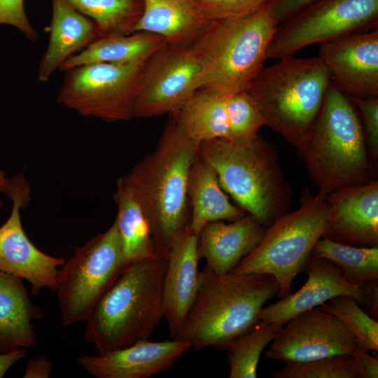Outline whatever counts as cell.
Returning a JSON list of instances; mask_svg holds the SVG:
<instances>
[{"mask_svg": "<svg viewBox=\"0 0 378 378\" xmlns=\"http://www.w3.org/2000/svg\"><path fill=\"white\" fill-rule=\"evenodd\" d=\"M199 145L172 118L155 149L122 176L144 211L159 256L166 257L190 222L188 180Z\"/></svg>", "mask_w": 378, "mask_h": 378, "instance_id": "obj_1", "label": "cell"}, {"mask_svg": "<svg viewBox=\"0 0 378 378\" xmlns=\"http://www.w3.org/2000/svg\"><path fill=\"white\" fill-rule=\"evenodd\" d=\"M279 289L270 274L218 276L205 266L195 301L175 339L186 340L197 351L226 350L256 326L264 304Z\"/></svg>", "mask_w": 378, "mask_h": 378, "instance_id": "obj_2", "label": "cell"}, {"mask_svg": "<svg viewBox=\"0 0 378 378\" xmlns=\"http://www.w3.org/2000/svg\"><path fill=\"white\" fill-rule=\"evenodd\" d=\"M166 258L127 262L85 322L84 339L97 354L148 340L164 318L162 288Z\"/></svg>", "mask_w": 378, "mask_h": 378, "instance_id": "obj_3", "label": "cell"}, {"mask_svg": "<svg viewBox=\"0 0 378 378\" xmlns=\"http://www.w3.org/2000/svg\"><path fill=\"white\" fill-rule=\"evenodd\" d=\"M296 149L325 194L377 179L378 162L370 154L357 110L332 84L309 137Z\"/></svg>", "mask_w": 378, "mask_h": 378, "instance_id": "obj_4", "label": "cell"}, {"mask_svg": "<svg viewBox=\"0 0 378 378\" xmlns=\"http://www.w3.org/2000/svg\"><path fill=\"white\" fill-rule=\"evenodd\" d=\"M198 156L214 168L221 188L238 206L265 227L290 211L293 190L277 149L260 134L241 142H202Z\"/></svg>", "mask_w": 378, "mask_h": 378, "instance_id": "obj_5", "label": "cell"}, {"mask_svg": "<svg viewBox=\"0 0 378 378\" xmlns=\"http://www.w3.org/2000/svg\"><path fill=\"white\" fill-rule=\"evenodd\" d=\"M330 84L318 57H291L264 66L248 92L265 125L297 148L309 137Z\"/></svg>", "mask_w": 378, "mask_h": 378, "instance_id": "obj_6", "label": "cell"}, {"mask_svg": "<svg viewBox=\"0 0 378 378\" xmlns=\"http://www.w3.org/2000/svg\"><path fill=\"white\" fill-rule=\"evenodd\" d=\"M278 24L265 8L214 20L191 46L202 66V88L226 95L248 91L265 66Z\"/></svg>", "mask_w": 378, "mask_h": 378, "instance_id": "obj_7", "label": "cell"}, {"mask_svg": "<svg viewBox=\"0 0 378 378\" xmlns=\"http://www.w3.org/2000/svg\"><path fill=\"white\" fill-rule=\"evenodd\" d=\"M300 206L282 215L266 227L257 246L230 272L265 273L279 286L281 298L291 293L293 281L305 272L316 243L326 234L330 220L327 194L313 195L304 190Z\"/></svg>", "mask_w": 378, "mask_h": 378, "instance_id": "obj_8", "label": "cell"}, {"mask_svg": "<svg viewBox=\"0 0 378 378\" xmlns=\"http://www.w3.org/2000/svg\"><path fill=\"white\" fill-rule=\"evenodd\" d=\"M127 263L115 221L76 247L57 278L55 292L64 326L85 322Z\"/></svg>", "mask_w": 378, "mask_h": 378, "instance_id": "obj_9", "label": "cell"}, {"mask_svg": "<svg viewBox=\"0 0 378 378\" xmlns=\"http://www.w3.org/2000/svg\"><path fill=\"white\" fill-rule=\"evenodd\" d=\"M146 63H90L64 71L57 101L84 117L106 122L134 118L137 87Z\"/></svg>", "mask_w": 378, "mask_h": 378, "instance_id": "obj_10", "label": "cell"}, {"mask_svg": "<svg viewBox=\"0 0 378 378\" xmlns=\"http://www.w3.org/2000/svg\"><path fill=\"white\" fill-rule=\"evenodd\" d=\"M378 0H318L278 24L267 59L294 57L307 46L377 29Z\"/></svg>", "mask_w": 378, "mask_h": 378, "instance_id": "obj_11", "label": "cell"}, {"mask_svg": "<svg viewBox=\"0 0 378 378\" xmlns=\"http://www.w3.org/2000/svg\"><path fill=\"white\" fill-rule=\"evenodd\" d=\"M202 88V66L191 46L166 43L144 64L134 118L174 114Z\"/></svg>", "mask_w": 378, "mask_h": 378, "instance_id": "obj_12", "label": "cell"}, {"mask_svg": "<svg viewBox=\"0 0 378 378\" xmlns=\"http://www.w3.org/2000/svg\"><path fill=\"white\" fill-rule=\"evenodd\" d=\"M31 188L23 173L10 178L7 196L13 202L10 214L0 226V271L27 280L37 295L43 288L55 292L59 267L65 259L38 249L26 234L20 211L31 199Z\"/></svg>", "mask_w": 378, "mask_h": 378, "instance_id": "obj_13", "label": "cell"}, {"mask_svg": "<svg viewBox=\"0 0 378 378\" xmlns=\"http://www.w3.org/2000/svg\"><path fill=\"white\" fill-rule=\"evenodd\" d=\"M286 323L265 353L270 360L304 362L353 355L357 346L346 326L319 307L303 312Z\"/></svg>", "mask_w": 378, "mask_h": 378, "instance_id": "obj_14", "label": "cell"}, {"mask_svg": "<svg viewBox=\"0 0 378 378\" xmlns=\"http://www.w3.org/2000/svg\"><path fill=\"white\" fill-rule=\"evenodd\" d=\"M305 272L306 283L295 293L260 310V321L286 324L299 314L318 307L340 295H349L365 307L374 319L378 315V288L360 287L350 284L339 267L327 259L310 256Z\"/></svg>", "mask_w": 378, "mask_h": 378, "instance_id": "obj_15", "label": "cell"}, {"mask_svg": "<svg viewBox=\"0 0 378 378\" xmlns=\"http://www.w3.org/2000/svg\"><path fill=\"white\" fill-rule=\"evenodd\" d=\"M318 57L347 97H378V28L321 43Z\"/></svg>", "mask_w": 378, "mask_h": 378, "instance_id": "obj_16", "label": "cell"}, {"mask_svg": "<svg viewBox=\"0 0 378 378\" xmlns=\"http://www.w3.org/2000/svg\"><path fill=\"white\" fill-rule=\"evenodd\" d=\"M190 349L183 340H143L106 354L82 356L77 361L97 378H148L172 368Z\"/></svg>", "mask_w": 378, "mask_h": 378, "instance_id": "obj_17", "label": "cell"}, {"mask_svg": "<svg viewBox=\"0 0 378 378\" xmlns=\"http://www.w3.org/2000/svg\"><path fill=\"white\" fill-rule=\"evenodd\" d=\"M330 220L326 236L359 247L378 246V180L327 195Z\"/></svg>", "mask_w": 378, "mask_h": 378, "instance_id": "obj_18", "label": "cell"}, {"mask_svg": "<svg viewBox=\"0 0 378 378\" xmlns=\"http://www.w3.org/2000/svg\"><path fill=\"white\" fill-rule=\"evenodd\" d=\"M162 288L164 318L172 339H175L190 309L201 281L198 235L189 223L176 238L166 255Z\"/></svg>", "mask_w": 378, "mask_h": 378, "instance_id": "obj_19", "label": "cell"}, {"mask_svg": "<svg viewBox=\"0 0 378 378\" xmlns=\"http://www.w3.org/2000/svg\"><path fill=\"white\" fill-rule=\"evenodd\" d=\"M266 227L246 214L231 223H208L198 235L200 258L218 276L229 274L260 241Z\"/></svg>", "mask_w": 378, "mask_h": 378, "instance_id": "obj_20", "label": "cell"}, {"mask_svg": "<svg viewBox=\"0 0 378 378\" xmlns=\"http://www.w3.org/2000/svg\"><path fill=\"white\" fill-rule=\"evenodd\" d=\"M48 45L38 67V79L48 81L69 58L101 36L96 22L66 0H51Z\"/></svg>", "mask_w": 378, "mask_h": 378, "instance_id": "obj_21", "label": "cell"}, {"mask_svg": "<svg viewBox=\"0 0 378 378\" xmlns=\"http://www.w3.org/2000/svg\"><path fill=\"white\" fill-rule=\"evenodd\" d=\"M143 1V14L134 31L159 35L170 45L192 46L214 21L196 0Z\"/></svg>", "mask_w": 378, "mask_h": 378, "instance_id": "obj_22", "label": "cell"}, {"mask_svg": "<svg viewBox=\"0 0 378 378\" xmlns=\"http://www.w3.org/2000/svg\"><path fill=\"white\" fill-rule=\"evenodd\" d=\"M42 317L23 279L0 271V353L32 348L38 338L33 322Z\"/></svg>", "mask_w": 378, "mask_h": 378, "instance_id": "obj_23", "label": "cell"}, {"mask_svg": "<svg viewBox=\"0 0 378 378\" xmlns=\"http://www.w3.org/2000/svg\"><path fill=\"white\" fill-rule=\"evenodd\" d=\"M222 189L214 168L198 156L190 169L188 187L189 225L197 235L208 223L232 221L246 214L232 204Z\"/></svg>", "mask_w": 378, "mask_h": 378, "instance_id": "obj_24", "label": "cell"}, {"mask_svg": "<svg viewBox=\"0 0 378 378\" xmlns=\"http://www.w3.org/2000/svg\"><path fill=\"white\" fill-rule=\"evenodd\" d=\"M167 43L159 35L147 31L101 36L69 58L59 70L90 63H146Z\"/></svg>", "mask_w": 378, "mask_h": 378, "instance_id": "obj_25", "label": "cell"}, {"mask_svg": "<svg viewBox=\"0 0 378 378\" xmlns=\"http://www.w3.org/2000/svg\"><path fill=\"white\" fill-rule=\"evenodd\" d=\"M172 115L185 134L198 144L228 139L226 94L200 88Z\"/></svg>", "mask_w": 378, "mask_h": 378, "instance_id": "obj_26", "label": "cell"}, {"mask_svg": "<svg viewBox=\"0 0 378 378\" xmlns=\"http://www.w3.org/2000/svg\"><path fill=\"white\" fill-rule=\"evenodd\" d=\"M113 199L118 207L115 223L127 262L158 255L144 211L122 176Z\"/></svg>", "mask_w": 378, "mask_h": 378, "instance_id": "obj_27", "label": "cell"}, {"mask_svg": "<svg viewBox=\"0 0 378 378\" xmlns=\"http://www.w3.org/2000/svg\"><path fill=\"white\" fill-rule=\"evenodd\" d=\"M312 255L335 264L351 284L378 288V246H351L334 241L324 235L314 245Z\"/></svg>", "mask_w": 378, "mask_h": 378, "instance_id": "obj_28", "label": "cell"}, {"mask_svg": "<svg viewBox=\"0 0 378 378\" xmlns=\"http://www.w3.org/2000/svg\"><path fill=\"white\" fill-rule=\"evenodd\" d=\"M66 1L96 22L101 36L134 32L144 11L143 0Z\"/></svg>", "mask_w": 378, "mask_h": 378, "instance_id": "obj_29", "label": "cell"}, {"mask_svg": "<svg viewBox=\"0 0 378 378\" xmlns=\"http://www.w3.org/2000/svg\"><path fill=\"white\" fill-rule=\"evenodd\" d=\"M283 324L262 321L234 341L226 349L230 378H256L260 356L272 341Z\"/></svg>", "mask_w": 378, "mask_h": 378, "instance_id": "obj_30", "label": "cell"}, {"mask_svg": "<svg viewBox=\"0 0 378 378\" xmlns=\"http://www.w3.org/2000/svg\"><path fill=\"white\" fill-rule=\"evenodd\" d=\"M318 307L338 318L354 335L357 346L368 351H378V323L351 296L340 295Z\"/></svg>", "mask_w": 378, "mask_h": 378, "instance_id": "obj_31", "label": "cell"}, {"mask_svg": "<svg viewBox=\"0 0 378 378\" xmlns=\"http://www.w3.org/2000/svg\"><path fill=\"white\" fill-rule=\"evenodd\" d=\"M274 378H360L353 355H338L304 362H288L271 372Z\"/></svg>", "mask_w": 378, "mask_h": 378, "instance_id": "obj_32", "label": "cell"}, {"mask_svg": "<svg viewBox=\"0 0 378 378\" xmlns=\"http://www.w3.org/2000/svg\"><path fill=\"white\" fill-rule=\"evenodd\" d=\"M229 136L235 142L248 141L259 134L265 126L264 117L248 91L227 95Z\"/></svg>", "mask_w": 378, "mask_h": 378, "instance_id": "obj_33", "label": "cell"}, {"mask_svg": "<svg viewBox=\"0 0 378 378\" xmlns=\"http://www.w3.org/2000/svg\"><path fill=\"white\" fill-rule=\"evenodd\" d=\"M272 0H196L212 20L249 15L265 8Z\"/></svg>", "mask_w": 378, "mask_h": 378, "instance_id": "obj_34", "label": "cell"}, {"mask_svg": "<svg viewBox=\"0 0 378 378\" xmlns=\"http://www.w3.org/2000/svg\"><path fill=\"white\" fill-rule=\"evenodd\" d=\"M359 111L370 154L378 162V97H348Z\"/></svg>", "mask_w": 378, "mask_h": 378, "instance_id": "obj_35", "label": "cell"}, {"mask_svg": "<svg viewBox=\"0 0 378 378\" xmlns=\"http://www.w3.org/2000/svg\"><path fill=\"white\" fill-rule=\"evenodd\" d=\"M24 2V0H0V24L16 27L27 40L34 42L38 34L29 20Z\"/></svg>", "mask_w": 378, "mask_h": 378, "instance_id": "obj_36", "label": "cell"}, {"mask_svg": "<svg viewBox=\"0 0 378 378\" xmlns=\"http://www.w3.org/2000/svg\"><path fill=\"white\" fill-rule=\"evenodd\" d=\"M318 0H272L265 9L278 24Z\"/></svg>", "mask_w": 378, "mask_h": 378, "instance_id": "obj_37", "label": "cell"}, {"mask_svg": "<svg viewBox=\"0 0 378 378\" xmlns=\"http://www.w3.org/2000/svg\"><path fill=\"white\" fill-rule=\"evenodd\" d=\"M53 364L45 355L30 358L26 365L24 378H48Z\"/></svg>", "mask_w": 378, "mask_h": 378, "instance_id": "obj_38", "label": "cell"}, {"mask_svg": "<svg viewBox=\"0 0 378 378\" xmlns=\"http://www.w3.org/2000/svg\"><path fill=\"white\" fill-rule=\"evenodd\" d=\"M353 356L355 358L360 378L378 377V359L370 356L367 351L356 346Z\"/></svg>", "mask_w": 378, "mask_h": 378, "instance_id": "obj_39", "label": "cell"}, {"mask_svg": "<svg viewBox=\"0 0 378 378\" xmlns=\"http://www.w3.org/2000/svg\"><path fill=\"white\" fill-rule=\"evenodd\" d=\"M27 349H19L0 353V378L4 377L10 368L27 355Z\"/></svg>", "mask_w": 378, "mask_h": 378, "instance_id": "obj_40", "label": "cell"}, {"mask_svg": "<svg viewBox=\"0 0 378 378\" xmlns=\"http://www.w3.org/2000/svg\"><path fill=\"white\" fill-rule=\"evenodd\" d=\"M10 188V178H8L4 172L0 170V192L6 194H8Z\"/></svg>", "mask_w": 378, "mask_h": 378, "instance_id": "obj_41", "label": "cell"}, {"mask_svg": "<svg viewBox=\"0 0 378 378\" xmlns=\"http://www.w3.org/2000/svg\"><path fill=\"white\" fill-rule=\"evenodd\" d=\"M3 206V202L1 201V200H0V209Z\"/></svg>", "mask_w": 378, "mask_h": 378, "instance_id": "obj_42", "label": "cell"}]
</instances>
